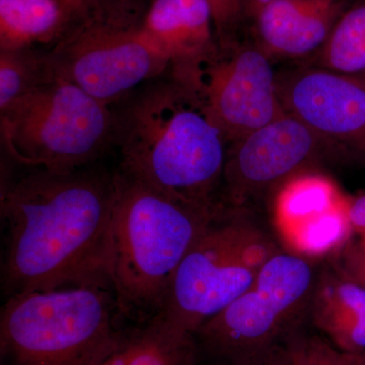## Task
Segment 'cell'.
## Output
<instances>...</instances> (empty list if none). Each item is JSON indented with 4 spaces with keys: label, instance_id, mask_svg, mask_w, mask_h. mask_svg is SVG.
<instances>
[{
    "label": "cell",
    "instance_id": "cell-1",
    "mask_svg": "<svg viewBox=\"0 0 365 365\" xmlns=\"http://www.w3.org/2000/svg\"><path fill=\"white\" fill-rule=\"evenodd\" d=\"M33 170L1 188L4 292L111 284L114 173Z\"/></svg>",
    "mask_w": 365,
    "mask_h": 365
},
{
    "label": "cell",
    "instance_id": "cell-2",
    "mask_svg": "<svg viewBox=\"0 0 365 365\" xmlns=\"http://www.w3.org/2000/svg\"><path fill=\"white\" fill-rule=\"evenodd\" d=\"M113 109L118 170L188 205L222 204L227 143L198 91L158 78Z\"/></svg>",
    "mask_w": 365,
    "mask_h": 365
},
{
    "label": "cell",
    "instance_id": "cell-3",
    "mask_svg": "<svg viewBox=\"0 0 365 365\" xmlns=\"http://www.w3.org/2000/svg\"><path fill=\"white\" fill-rule=\"evenodd\" d=\"M111 285L124 313L162 309L178 267L215 209L195 207L114 173Z\"/></svg>",
    "mask_w": 365,
    "mask_h": 365
},
{
    "label": "cell",
    "instance_id": "cell-4",
    "mask_svg": "<svg viewBox=\"0 0 365 365\" xmlns=\"http://www.w3.org/2000/svg\"><path fill=\"white\" fill-rule=\"evenodd\" d=\"M282 251L249 208L222 204L178 267L158 316L195 336Z\"/></svg>",
    "mask_w": 365,
    "mask_h": 365
},
{
    "label": "cell",
    "instance_id": "cell-5",
    "mask_svg": "<svg viewBox=\"0 0 365 365\" xmlns=\"http://www.w3.org/2000/svg\"><path fill=\"white\" fill-rule=\"evenodd\" d=\"M105 287L86 285L9 297L1 353L13 365H103L119 347Z\"/></svg>",
    "mask_w": 365,
    "mask_h": 365
},
{
    "label": "cell",
    "instance_id": "cell-6",
    "mask_svg": "<svg viewBox=\"0 0 365 365\" xmlns=\"http://www.w3.org/2000/svg\"><path fill=\"white\" fill-rule=\"evenodd\" d=\"M0 119L7 153L32 169L72 172L114 148L113 106L62 78L16 101Z\"/></svg>",
    "mask_w": 365,
    "mask_h": 365
},
{
    "label": "cell",
    "instance_id": "cell-7",
    "mask_svg": "<svg viewBox=\"0 0 365 365\" xmlns=\"http://www.w3.org/2000/svg\"><path fill=\"white\" fill-rule=\"evenodd\" d=\"M143 0H102L81 25L50 50L59 78L114 106L170 64L140 31Z\"/></svg>",
    "mask_w": 365,
    "mask_h": 365
},
{
    "label": "cell",
    "instance_id": "cell-8",
    "mask_svg": "<svg viewBox=\"0 0 365 365\" xmlns=\"http://www.w3.org/2000/svg\"><path fill=\"white\" fill-rule=\"evenodd\" d=\"M318 274L302 255L280 251L253 285L195 334L200 353L230 362L280 344L304 325Z\"/></svg>",
    "mask_w": 365,
    "mask_h": 365
},
{
    "label": "cell",
    "instance_id": "cell-9",
    "mask_svg": "<svg viewBox=\"0 0 365 365\" xmlns=\"http://www.w3.org/2000/svg\"><path fill=\"white\" fill-rule=\"evenodd\" d=\"M332 143L287 113L230 144L225 158L222 202L249 208L275 194L292 178L323 162Z\"/></svg>",
    "mask_w": 365,
    "mask_h": 365
},
{
    "label": "cell",
    "instance_id": "cell-10",
    "mask_svg": "<svg viewBox=\"0 0 365 365\" xmlns=\"http://www.w3.org/2000/svg\"><path fill=\"white\" fill-rule=\"evenodd\" d=\"M198 93L227 144L287 114L269 56L237 43L218 50L199 76Z\"/></svg>",
    "mask_w": 365,
    "mask_h": 365
},
{
    "label": "cell",
    "instance_id": "cell-11",
    "mask_svg": "<svg viewBox=\"0 0 365 365\" xmlns=\"http://www.w3.org/2000/svg\"><path fill=\"white\" fill-rule=\"evenodd\" d=\"M287 113L333 144L365 153V81L325 68L277 76Z\"/></svg>",
    "mask_w": 365,
    "mask_h": 365
},
{
    "label": "cell",
    "instance_id": "cell-12",
    "mask_svg": "<svg viewBox=\"0 0 365 365\" xmlns=\"http://www.w3.org/2000/svg\"><path fill=\"white\" fill-rule=\"evenodd\" d=\"M140 31L169 62L170 76L198 90L203 66L220 50L208 0H151Z\"/></svg>",
    "mask_w": 365,
    "mask_h": 365
},
{
    "label": "cell",
    "instance_id": "cell-13",
    "mask_svg": "<svg viewBox=\"0 0 365 365\" xmlns=\"http://www.w3.org/2000/svg\"><path fill=\"white\" fill-rule=\"evenodd\" d=\"M343 0H276L253 19L268 56L299 57L321 49L344 13Z\"/></svg>",
    "mask_w": 365,
    "mask_h": 365
},
{
    "label": "cell",
    "instance_id": "cell-14",
    "mask_svg": "<svg viewBox=\"0 0 365 365\" xmlns=\"http://www.w3.org/2000/svg\"><path fill=\"white\" fill-rule=\"evenodd\" d=\"M102 0H0V51L52 50L93 14Z\"/></svg>",
    "mask_w": 365,
    "mask_h": 365
},
{
    "label": "cell",
    "instance_id": "cell-15",
    "mask_svg": "<svg viewBox=\"0 0 365 365\" xmlns=\"http://www.w3.org/2000/svg\"><path fill=\"white\" fill-rule=\"evenodd\" d=\"M307 318L314 331L339 351H365V290L336 266L318 275Z\"/></svg>",
    "mask_w": 365,
    "mask_h": 365
},
{
    "label": "cell",
    "instance_id": "cell-16",
    "mask_svg": "<svg viewBox=\"0 0 365 365\" xmlns=\"http://www.w3.org/2000/svg\"><path fill=\"white\" fill-rule=\"evenodd\" d=\"M195 336L155 317L150 325L121 342L103 365H198Z\"/></svg>",
    "mask_w": 365,
    "mask_h": 365
},
{
    "label": "cell",
    "instance_id": "cell-17",
    "mask_svg": "<svg viewBox=\"0 0 365 365\" xmlns=\"http://www.w3.org/2000/svg\"><path fill=\"white\" fill-rule=\"evenodd\" d=\"M274 195V222L288 245L309 222L341 202L324 178L302 174L292 178Z\"/></svg>",
    "mask_w": 365,
    "mask_h": 365
},
{
    "label": "cell",
    "instance_id": "cell-18",
    "mask_svg": "<svg viewBox=\"0 0 365 365\" xmlns=\"http://www.w3.org/2000/svg\"><path fill=\"white\" fill-rule=\"evenodd\" d=\"M58 78L50 50L21 48L0 51V112Z\"/></svg>",
    "mask_w": 365,
    "mask_h": 365
},
{
    "label": "cell",
    "instance_id": "cell-19",
    "mask_svg": "<svg viewBox=\"0 0 365 365\" xmlns=\"http://www.w3.org/2000/svg\"><path fill=\"white\" fill-rule=\"evenodd\" d=\"M322 68L359 76L365 72V0L346 9L319 49Z\"/></svg>",
    "mask_w": 365,
    "mask_h": 365
},
{
    "label": "cell",
    "instance_id": "cell-20",
    "mask_svg": "<svg viewBox=\"0 0 365 365\" xmlns=\"http://www.w3.org/2000/svg\"><path fill=\"white\" fill-rule=\"evenodd\" d=\"M287 365H354L349 355L336 349L304 325L295 329L281 342Z\"/></svg>",
    "mask_w": 365,
    "mask_h": 365
},
{
    "label": "cell",
    "instance_id": "cell-21",
    "mask_svg": "<svg viewBox=\"0 0 365 365\" xmlns=\"http://www.w3.org/2000/svg\"><path fill=\"white\" fill-rule=\"evenodd\" d=\"M212 9L216 38L220 49L235 44V35L244 20L242 0H208Z\"/></svg>",
    "mask_w": 365,
    "mask_h": 365
},
{
    "label": "cell",
    "instance_id": "cell-22",
    "mask_svg": "<svg viewBox=\"0 0 365 365\" xmlns=\"http://www.w3.org/2000/svg\"><path fill=\"white\" fill-rule=\"evenodd\" d=\"M336 267L365 290V251L359 244L345 245L340 251Z\"/></svg>",
    "mask_w": 365,
    "mask_h": 365
},
{
    "label": "cell",
    "instance_id": "cell-23",
    "mask_svg": "<svg viewBox=\"0 0 365 365\" xmlns=\"http://www.w3.org/2000/svg\"><path fill=\"white\" fill-rule=\"evenodd\" d=\"M222 364L227 365H287V361L284 349L280 343V344L272 346L267 349L252 353V354L232 360V361L222 362Z\"/></svg>",
    "mask_w": 365,
    "mask_h": 365
},
{
    "label": "cell",
    "instance_id": "cell-24",
    "mask_svg": "<svg viewBox=\"0 0 365 365\" xmlns=\"http://www.w3.org/2000/svg\"><path fill=\"white\" fill-rule=\"evenodd\" d=\"M349 218L351 227L361 235V241L359 244L365 251V196L350 205Z\"/></svg>",
    "mask_w": 365,
    "mask_h": 365
},
{
    "label": "cell",
    "instance_id": "cell-25",
    "mask_svg": "<svg viewBox=\"0 0 365 365\" xmlns=\"http://www.w3.org/2000/svg\"><path fill=\"white\" fill-rule=\"evenodd\" d=\"M276 0H242V14L244 18L253 20L263 7L268 6Z\"/></svg>",
    "mask_w": 365,
    "mask_h": 365
},
{
    "label": "cell",
    "instance_id": "cell-26",
    "mask_svg": "<svg viewBox=\"0 0 365 365\" xmlns=\"http://www.w3.org/2000/svg\"><path fill=\"white\" fill-rule=\"evenodd\" d=\"M351 359L353 364L354 365H365V351L360 353L359 355H349Z\"/></svg>",
    "mask_w": 365,
    "mask_h": 365
},
{
    "label": "cell",
    "instance_id": "cell-27",
    "mask_svg": "<svg viewBox=\"0 0 365 365\" xmlns=\"http://www.w3.org/2000/svg\"><path fill=\"white\" fill-rule=\"evenodd\" d=\"M359 76V78L364 79V81H365V72H364V73L359 74V76Z\"/></svg>",
    "mask_w": 365,
    "mask_h": 365
},
{
    "label": "cell",
    "instance_id": "cell-28",
    "mask_svg": "<svg viewBox=\"0 0 365 365\" xmlns=\"http://www.w3.org/2000/svg\"><path fill=\"white\" fill-rule=\"evenodd\" d=\"M211 365H227V364H222V362L212 361V364H211Z\"/></svg>",
    "mask_w": 365,
    "mask_h": 365
}]
</instances>
